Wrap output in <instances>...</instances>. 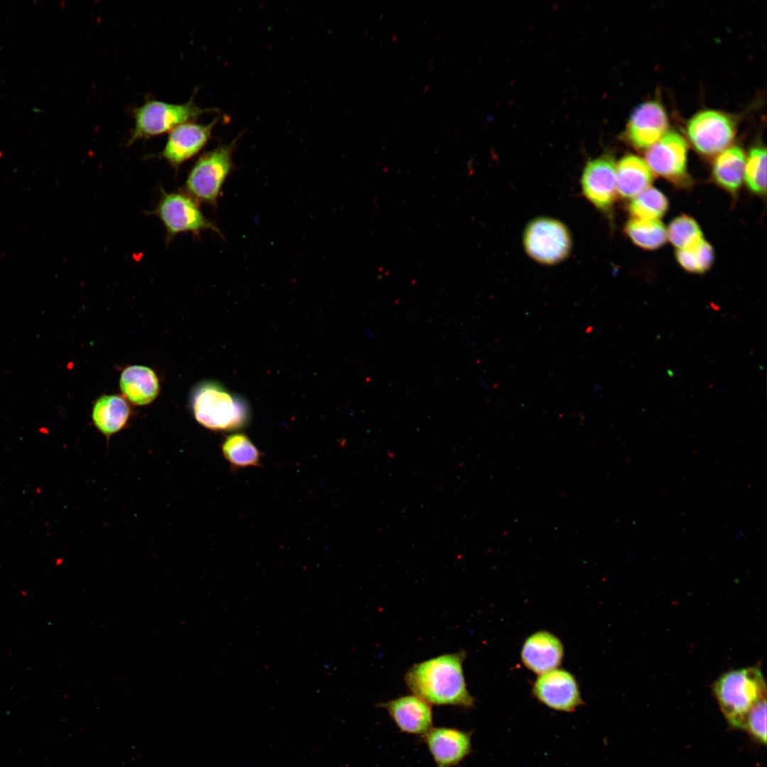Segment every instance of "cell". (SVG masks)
Wrapping results in <instances>:
<instances>
[{
    "instance_id": "8992f818",
    "label": "cell",
    "mask_w": 767,
    "mask_h": 767,
    "mask_svg": "<svg viewBox=\"0 0 767 767\" xmlns=\"http://www.w3.org/2000/svg\"><path fill=\"white\" fill-rule=\"evenodd\" d=\"M235 142L222 145L202 155L190 170L185 192L195 199L215 205L222 185L232 168Z\"/></svg>"
},
{
    "instance_id": "4316f807",
    "label": "cell",
    "mask_w": 767,
    "mask_h": 767,
    "mask_svg": "<svg viewBox=\"0 0 767 767\" xmlns=\"http://www.w3.org/2000/svg\"><path fill=\"white\" fill-rule=\"evenodd\" d=\"M742 729L756 744H766V697L758 701L746 714Z\"/></svg>"
},
{
    "instance_id": "603a6c76",
    "label": "cell",
    "mask_w": 767,
    "mask_h": 767,
    "mask_svg": "<svg viewBox=\"0 0 767 767\" xmlns=\"http://www.w3.org/2000/svg\"><path fill=\"white\" fill-rule=\"evenodd\" d=\"M668 207L666 197L658 190L648 187L636 195L629 205L633 219H658Z\"/></svg>"
},
{
    "instance_id": "83f0119b",
    "label": "cell",
    "mask_w": 767,
    "mask_h": 767,
    "mask_svg": "<svg viewBox=\"0 0 767 767\" xmlns=\"http://www.w3.org/2000/svg\"><path fill=\"white\" fill-rule=\"evenodd\" d=\"M364 334L365 337L366 338L369 339H371L375 337L374 331L372 329L369 328V327H364Z\"/></svg>"
},
{
    "instance_id": "4fadbf2b",
    "label": "cell",
    "mask_w": 767,
    "mask_h": 767,
    "mask_svg": "<svg viewBox=\"0 0 767 767\" xmlns=\"http://www.w3.org/2000/svg\"><path fill=\"white\" fill-rule=\"evenodd\" d=\"M423 738L436 767L457 766L472 751L470 731L433 727Z\"/></svg>"
},
{
    "instance_id": "d6986e66",
    "label": "cell",
    "mask_w": 767,
    "mask_h": 767,
    "mask_svg": "<svg viewBox=\"0 0 767 767\" xmlns=\"http://www.w3.org/2000/svg\"><path fill=\"white\" fill-rule=\"evenodd\" d=\"M130 416V408L126 401L119 396L104 395L95 403L92 410V420L97 428L104 435L109 437L121 430Z\"/></svg>"
},
{
    "instance_id": "cb8c5ba5",
    "label": "cell",
    "mask_w": 767,
    "mask_h": 767,
    "mask_svg": "<svg viewBox=\"0 0 767 767\" xmlns=\"http://www.w3.org/2000/svg\"><path fill=\"white\" fill-rule=\"evenodd\" d=\"M667 237L678 250L691 248L704 239L698 224L687 215L678 217L671 222Z\"/></svg>"
},
{
    "instance_id": "5bb4252c",
    "label": "cell",
    "mask_w": 767,
    "mask_h": 767,
    "mask_svg": "<svg viewBox=\"0 0 767 767\" xmlns=\"http://www.w3.org/2000/svg\"><path fill=\"white\" fill-rule=\"evenodd\" d=\"M668 127V119L663 107L657 102H646L633 111L626 136L636 148H649L666 133Z\"/></svg>"
},
{
    "instance_id": "7c38bea8",
    "label": "cell",
    "mask_w": 767,
    "mask_h": 767,
    "mask_svg": "<svg viewBox=\"0 0 767 767\" xmlns=\"http://www.w3.org/2000/svg\"><path fill=\"white\" fill-rule=\"evenodd\" d=\"M217 119L208 124L187 122L173 129L160 156L178 169L207 144Z\"/></svg>"
},
{
    "instance_id": "ffe728a7",
    "label": "cell",
    "mask_w": 767,
    "mask_h": 767,
    "mask_svg": "<svg viewBox=\"0 0 767 767\" xmlns=\"http://www.w3.org/2000/svg\"><path fill=\"white\" fill-rule=\"evenodd\" d=\"M745 154L739 147L723 151L716 158L712 173L715 181L723 188L735 192L744 177Z\"/></svg>"
},
{
    "instance_id": "52a82bcc",
    "label": "cell",
    "mask_w": 767,
    "mask_h": 767,
    "mask_svg": "<svg viewBox=\"0 0 767 767\" xmlns=\"http://www.w3.org/2000/svg\"><path fill=\"white\" fill-rule=\"evenodd\" d=\"M151 214L162 222L168 241L185 232L198 234L207 229L218 232L202 214L198 202L185 192H167L161 188L159 200Z\"/></svg>"
},
{
    "instance_id": "d4e9b609",
    "label": "cell",
    "mask_w": 767,
    "mask_h": 767,
    "mask_svg": "<svg viewBox=\"0 0 767 767\" xmlns=\"http://www.w3.org/2000/svg\"><path fill=\"white\" fill-rule=\"evenodd\" d=\"M675 255L680 265L690 273H705L714 261L713 249L704 239L691 248L678 250Z\"/></svg>"
},
{
    "instance_id": "ac0fdd59",
    "label": "cell",
    "mask_w": 767,
    "mask_h": 767,
    "mask_svg": "<svg viewBox=\"0 0 767 767\" xmlns=\"http://www.w3.org/2000/svg\"><path fill=\"white\" fill-rule=\"evenodd\" d=\"M653 173L643 159L634 155L623 157L616 165V190L621 197L632 198L648 188Z\"/></svg>"
},
{
    "instance_id": "5b68a950",
    "label": "cell",
    "mask_w": 767,
    "mask_h": 767,
    "mask_svg": "<svg viewBox=\"0 0 767 767\" xmlns=\"http://www.w3.org/2000/svg\"><path fill=\"white\" fill-rule=\"evenodd\" d=\"M523 245L535 261L553 266L566 260L572 249V238L567 227L549 217H538L526 226Z\"/></svg>"
},
{
    "instance_id": "7a4b0ae2",
    "label": "cell",
    "mask_w": 767,
    "mask_h": 767,
    "mask_svg": "<svg viewBox=\"0 0 767 767\" xmlns=\"http://www.w3.org/2000/svg\"><path fill=\"white\" fill-rule=\"evenodd\" d=\"M712 690L729 727L733 729H742L748 712L766 697L765 680L756 666L723 673L714 681Z\"/></svg>"
},
{
    "instance_id": "484cf974",
    "label": "cell",
    "mask_w": 767,
    "mask_h": 767,
    "mask_svg": "<svg viewBox=\"0 0 767 767\" xmlns=\"http://www.w3.org/2000/svg\"><path fill=\"white\" fill-rule=\"evenodd\" d=\"M766 151L765 148H752L746 159L744 178L754 192L764 195L766 189Z\"/></svg>"
},
{
    "instance_id": "9c48e42d",
    "label": "cell",
    "mask_w": 767,
    "mask_h": 767,
    "mask_svg": "<svg viewBox=\"0 0 767 767\" xmlns=\"http://www.w3.org/2000/svg\"><path fill=\"white\" fill-rule=\"evenodd\" d=\"M687 150L685 140L668 131L648 148L646 163L654 173L675 185L687 184Z\"/></svg>"
},
{
    "instance_id": "3957f363",
    "label": "cell",
    "mask_w": 767,
    "mask_h": 767,
    "mask_svg": "<svg viewBox=\"0 0 767 767\" xmlns=\"http://www.w3.org/2000/svg\"><path fill=\"white\" fill-rule=\"evenodd\" d=\"M191 401L197 421L212 430H236L246 425L250 418L244 398L214 381L200 384L193 391Z\"/></svg>"
},
{
    "instance_id": "2e32d148",
    "label": "cell",
    "mask_w": 767,
    "mask_h": 767,
    "mask_svg": "<svg viewBox=\"0 0 767 767\" xmlns=\"http://www.w3.org/2000/svg\"><path fill=\"white\" fill-rule=\"evenodd\" d=\"M563 656L561 641L548 631H538L526 639L522 651L523 664L538 674L555 669Z\"/></svg>"
},
{
    "instance_id": "277c9868",
    "label": "cell",
    "mask_w": 767,
    "mask_h": 767,
    "mask_svg": "<svg viewBox=\"0 0 767 767\" xmlns=\"http://www.w3.org/2000/svg\"><path fill=\"white\" fill-rule=\"evenodd\" d=\"M211 109L199 107L192 97L184 104H169L158 100H147L134 109V127L128 141L131 145L140 139L149 138L171 131L175 127L197 119Z\"/></svg>"
},
{
    "instance_id": "30bf717a",
    "label": "cell",
    "mask_w": 767,
    "mask_h": 767,
    "mask_svg": "<svg viewBox=\"0 0 767 767\" xmlns=\"http://www.w3.org/2000/svg\"><path fill=\"white\" fill-rule=\"evenodd\" d=\"M580 184L585 198L597 210L608 212L616 199V164L609 156L589 161L582 171Z\"/></svg>"
},
{
    "instance_id": "44dd1931",
    "label": "cell",
    "mask_w": 767,
    "mask_h": 767,
    "mask_svg": "<svg viewBox=\"0 0 767 767\" xmlns=\"http://www.w3.org/2000/svg\"><path fill=\"white\" fill-rule=\"evenodd\" d=\"M225 459L235 467H257L261 464V452L249 437L243 433L227 437L222 445Z\"/></svg>"
},
{
    "instance_id": "8fae6325",
    "label": "cell",
    "mask_w": 767,
    "mask_h": 767,
    "mask_svg": "<svg viewBox=\"0 0 767 767\" xmlns=\"http://www.w3.org/2000/svg\"><path fill=\"white\" fill-rule=\"evenodd\" d=\"M533 693L547 707L571 712L583 705L575 678L569 672L554 669L541 674L535 680Z\"/></svg>"
},
{
    "instance_id": "7402d4cb",
    "label": "cell",
    "mask_w": 767,
    "mask_h": 767,
    "mask_svg": "<svg viewBox=\"0 0 767 767\" xmlns=\"http://www.w3.org/2000/svg\"><path fill=\"white\" fill-rule=\"evenodd\" d=\"M626 234L638 246L653 250L667 240V230L658 219H631L625 225Z\"/></svg>"
},
{
    "instance_id": "6da1fadb",
    "label": "cell",
    "mask_w": 767,
    "mask_h": 767,
    "mask_svg": "<svg viewBox=\"0 0 767 767\" xmlns=\"http://www.w3.org/2000/svg\"><path fill=\"white\" fill-rule=\"evenodd\" d=\"M464 653L441 655L413 665L405 675L409 690L430 705L472 708L474 699L463 673Z\"/></svg>"
},
{
    "instance_id": "e0dca14e",
    "label": "cell",
    "mask_w": 767,
    "mask_h": 767,
    "mask_svg": "<svg viewBox=\"0 0 767 767\" xmlns=\"http://www.w3.org/2000/svg\"><path fill=\"white\" fill-rule=\"evenodd\" d=\"M119 385L125 398L137 406L151 403L158 395L160 388L155 372L141 365L126 368L121 374Z\"/></svg>"
},
{
    "instance_id": "ba28073f",
    "label": "cell",
    "mask_w": 767,
    "mask_h": 767,
    "mask_svg": "<svg viewBox=\"0 0 767 767\" xmlns=\"http://www.w3.org/2000/svg\"><path fill=\"white\" fill-rule=\"evenodd\" d=\"M687 134L698 152L713 155L730 145L734 137L735 126L726 114L714 110H705L690 119Z\"/></svg>"
},
{
    "instance_id": "9a60e30c",
    "label": "cell",
    "mask_w": 767,
    "mask_h": 767,
    "mask_svg": "<svg viewBox=\"0 0 767 767\" xmlns=\"http://www.w3.org/2000/svg\"><path fill=\"white\" fill-rule=\"evenodd\" d=\"M403 733L423 736L432 727L433 714L431 706L420 697L405 695L380 704Z\"/></svg>"
}]
</instances>
